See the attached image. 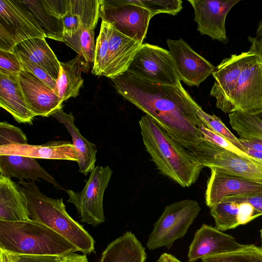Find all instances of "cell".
<instances>
[{"instance_id":"cell-11","label":"cell","mask_w":262,"mask_h":262,"mask_svg":"<svg viewBox=\"0 0 262 262\" xmlns=\"http://www.w3.org/2000/svg\"><path fill=\"white\" fill-rule=\"evenodd\" d=\"M167 43L181 81L189 86L199 85L215 69L183 39H167Z\"/></svg>"},{"instance_id":"cell-3","label":"cell","mask_w":262,"mask_h":262,"mask_svg":"<svg viewBox=\"0 0 262 262\" xmlns=\"http://www.w3.org/2000/svg\"><path fill=\"white\" fill-rule=\"evenodd\" d=\"M0 249L17 255L60 256L79 251L62 236L31 219L16 222L0 220Z\"/></svg>"},{"instance_id":"cell-49","label":"cell","mask_w":262,"mask_h":262,"mask_svg":"<svg viewBox=\"0 0 262 262\" xmlns=\"http://www.w3.org/2000/svg\"><path fill=\"white\" fill-rule=\"evenodd\" d=\"M211 145H212V144H211ZM210 147H211V146H210ZM208 152H209V151H208ZM207 157H208V156H207ZM206 160H207V159H206Z\"/></svg>"},{"instance_id":"cell-1","label":"cell","mask_w":262,"mask_h":262,"mask_svg":"<svg viewBox=\"0 0 262 262\" xmlns=\"http://www.w3.org/2000/svg\"><path fill=\"white\" fill-rule=\"evenodd\" d=\"M117 92L152 118L203 165L211 144L200 130V105L182 86L151 81L126 72L111 78Z\"/></svg>"},{"instance_id":"cell-14","label":"cell","mask_w":262,"mask_h":262,"mask_svg":"<svg viewBox=\"0 0 262 262\" xmlns=\"http://www.w3.org/2000/svg\"><path fill=\"white\" fill-rule=\"evenodd\" d=\"M246 52L232 54L215 67L214 82L210 95L216 99V106L225 113L233 112V98L242 71Z\"/></svg>"},{"instance_id":"cell-9","label":"cell","mask_w":262,"mask_h":262,"mask_svg":"<svg viewBox=\"0 0 262 262\" xmlns=\"http://www.w3.org/2000/svg\"><path fill=\"white\" fill-rule=\"evenodd\" d=\"M126 72L160 84L182 86L170 52L158 46L142 43Z\"/></svg>"},{"instance_id":"cell-25","label":"cell","mask_w":262,"mask_h":262,"mask_svg":"<svg viewBox=\"0 0 262 262\" xmlns=\"http://www.w3.org/2000/svg\"><path fill=\"white\" fill-rule=\"evenodd\" d=\"M89 64L84 58L78 55L67 62H60L59 76L56 81L59 101L62 104L68 99L75 98L83 85L82 72H87Z\"/></svg>"},{"instance_id":"cell-24","label":"cell","mask_w":262,"mask_h":262,"mask_svg":"<svg viewBox=\"0 0 262 262\" xmlns=\"http://www.w3.org/2000/svg\"><path fill=\"white\" fill-rule=\"evenodd\" d=\"M147 257L141 243L128 231L107 245L100 262H145Z\"/></svg>"},{"instance_id":"cell-43","label":"cell","mask_w":262,"mask_h":262,"mask_svg":"<svg viewBox=\"0 0 262 262\" xmlns=\"http://www.w3.org/2000/svg\"><path fill=\"white\" fill-rule=\"evenodd\" d=\"M248 39L251 44L249 50L258 54L262 60V19L258 25L255 36H250Z\"/></svg>"},{"instance_id":"cell-30","label":"cell","mask_w":262,"mask_h":262,"mask_svg":"<svg viewBox=\"0 0 262 262\" xmlns=\"http://www.w3.org/2000/svg\"><path fill=\"white\" fill-rule=\"evenodd\" d=\"M203 262H262V248L255 245H245L230 253L207 256Z\"/></svg>"},{"instance_id":"cell-45","label":"cell","mask_w":262,"mask_h":262,"mask_svg":"<svg viewBox=\"0 0 262 262\" xmlns=\"http://www.w3.org/2000/svg\"><path fill=\"white\" fill-rule=\"evenodd\" d=\"M17 255L0 249L1 262H16Z\"/></svg>"},{"instance_id":"cell-17","label":"cell","mask_w":262,"mask_h":262,"mask_svg":"<svg viewBox=\"0 0 262 262\" xmlns=\"http://www.w3.org/2000/svg\"><path fill=\"white\" fill-rule=\"evenodd\" d=\"M141 45L112 26L106 64L102 76L112 78L125 72Z\"/></svg>"},{"instance_id":"cell-29","label":"cell","mask_w":262,"mask_h":262,"mask_svg":"<svg viewBox=\"0 0 262 262\" xmlns=\"http://www.w3.org/2000/svg\"><path fill=\"white\" fill-rule=\"evenodd\" d=\"M94 30L81 27L72 37L63 36V42L83 57L89 63H93L94 60Z\"/></svg>"},{"instance_id":"cell-41","label":"cell","mask_w":262,"mask_h":262,"mask_svg":"<svg viewBox=\"0 0 262 262\" xmlns=\"http://www.w3.org/2000/svg\"><path fill=\"white\" fill-rule=\"evenodd\" d=\"M239 204V223L244 225L261 215L249 204L241 203Z\"/></svg>"},{"instance_id":"cell-21","label":"cell","mask_w":262,"mask_h":262,"mask_svg":"<svg viewBox=\"0 0 262 262\" xmlns=\"http://www.w3.org/2000/svg\"><path fill=\"white\" fill-rule=\"evenodd\" d=\"M30 219L28 201L19 186L0 174V220L16 222Z\"/></svg>"},{"instance_id":"cell-15","label":"cell","mask_w":262,"mask_h":262,"mask_svg":"<svg viewBox=\"0 0 262 262\" xmlns=\"http://www.w3.org/2000/svg\"><path fill=\"white\" fill-rule=\"evenodd\" d=\"M245 246L238 243L231 235L203 224L196 231L189 247L188 261L195 262L207 256L230 253Z\"/></svg>"},{"instance_id":"cell-4","label":"cell","mask_w":262,"mask_h":262,"mask_svg":"<svg viewBox=\"0 0 262 262\" xmlns=\"http://www.w3.org/2000/svg\"><path fill=\"white\" fill-rule=\"evenodd\" d=\"M18 185L28 201L30 219L50 228L84 254L95 252V242L79 223L68 213L62 198L53 199L43 193L34 181L21 180Z\"/></svg>"},{"instance_id":"cell-40","label":"cell","mask_w":262,"mask_h":262,"mask_svg":"<svg viewBox=\"0 0 262 262\" xmlns=\"http://www.w3.org/2000/svg\"><path fill=\"white\" fill-rule=\"evenodd\" d=\"M222 202H232L236 203H247L262 215V193L253 195L232 196L225 198Z\"/></svg>"},{"instance_id":"cell-34","label":"cell","mask_w":262,"mask_h":262,"mask_svg":"<svg viewBox=\"0 0 262 262\" xmlns=\"http://www.w3.org/2000/svg\"><path fill=\"white\" fill-rule=\"evenodd\" d=\"M130 2L148 10L153 17L159 13L176 15L182 9L181 0H133Z\"/></svg>"},{"instance_id":"cell-47","label":"cell","mask_w":262,"mask_h":262,"mask_svg":"<svg viewBox=\"0 0 262 262\" xmlns=\"http://www.w3.org/2000/svg\"><path fill=\"white\" fill-rule=\"evenodd\" d=\"M245 152L251 158L262 160V151H256L250 149H245Z\"/></svg>"},{"instance_id":"cell-33","label":"cell","mask_w":262,"mask_h":262,"mask_svg":"<svg viewBox=\"0 0 262 262\" xmlns=\"http://www.w3.org/2000/svg\"><path fill=\"white\" fill-rule=\"evenodd\" d=\"M196 113L199 119L206 126L219 134L231 142L236 147L245 152V148L239 142L238 138L231 132L218 117L214 115L207 114L202 110L200 106L198 108Z\"/></svg>"},{"instance_id":"cell-37","label":"cell","mask_w":262,"mask_h":262,"mask_svg":"<svg viewBox=\"0 0 262 262\" xmlns=\"http://www.w3.org/2000/svg\"><path fill=\"white\" fill-rule=\"evenodd\" d=\"M204 139L210 143L241 156L249 157L246 153L234 146L231 142L206 126L204 123L200 127Z\"/></svg>"},{"instance_id":"cell-35","label":"cell","mask_w":262,"mask_h":262,"mask_svg":"<svg viewBox=\"0 0 262 262\" xmlns=\"http://www.w3.org/2000/svg\"><path fill=\"white\" fill-rule=\"evenodd\" d=\"M13 144H28L26 134L18 127L6 121L1 122L0 146Z\"/></svg>"},{"instance_id":"cell-39","label":"cell","mask_w":262,"mask_h":262,"mask_svg":"<svg viewBox=\"0 0 262 262\" xmlns=\"http://www.w3.org/2000/svg\"><path fill=\"white\" fill-rule=\"evenodd\" d=\"M61 19L63 27V36L72 37L82 27L81 18L77 14L70 11V9Z\"/></svg>"},{"instance_id":"cell-16","label":"cell","mask_w":262,"mask_h":262,"mask_svg":"<svg viewBox=\"0 0 262 262\" xmlns=\"http://www.w3.org/2000/svg\"><path fill=\"white\" fill-rule=\"evenodd\" d=\"M18 80L28 106L35 116L49 117L62 108L57 93L32 73L22 70Z\"/></svg>"},{"instance_id":"cell-8","label":"cell","mask_w":262,"mask_h":262,"mask_svg":"<svg viewBox=\"0 0 262 262\" xmlns=\"http://www.w3.org/2000/svg\"><path fill=\"white\" fill-rule=\"evenodd\" d=\"M99 16L125 36L142 44L152 17L145 8L129 0H99Z\"/></svg>"},{"instance_id":"cell-20","label":"cell","mask_w":262,"mask_h":262,"mask_svg":"<svg viewBox=\"0 0 262 262\" xmlns=\"http://www.w3.org/2000/svg\"><path fill=\"white\" fill-rule=\"evenodd\" d=\"M0 174L9 178L31 181L42 179L57 189H62L36 159L17 155H0Z\"/></svg>"},{"instance_id":"cell-6","label":"cell","mask_w":262,"mask_h":262,"mask_svg":"<svg viewBox=\"0 0 262 262\" xmlns=\"http://www.w3.org/2000/svg\"><path fill=\"white\" fill-rule=\"evenodd\" d=\"M46 37L19 0H0V50L13 52L16 45L24 40Z\"/></svg>"},{"instance_id":"cell-22","label":"cell","mask_w":262,"mask_h":262,"mask_svg":"<svg viewBox=\"0 0 262 262\" xmlns=\"http://www.w3.org/2000/svg\"><path fill=\"white\" fill-rule=\"evenodd\" d=\"M13 52L19 58L41 67L57 81L60 62L46 42L45 38H33L24 40L16 45Z\"/></svg>"},{"instance_id":"cell-36","label":"cell","mask_w":262,"mask_h":262,"mask_svg":"<svg viewBox=\"0 0 262 262\" xmlns=\"http://www.w3.org/2000/svg\"><path fill=\"white\" fill-rule=\"evenodd\" d=\"M21 71L20 60L14 52L0 50V73L18 76Z\"/></svg>"},{"instance_id":"cell-46","label":"cell","mask_w":262,"mask_h":262,"mask_svg":"<svg viewBox=\"0 0 262 262\" xmlns=\"http://www.w3.org/2000/svg\"><path fill=\"white\" fill-rule=\"evenodd\" d=\"M157 262H181L179 259L171 254L163 253L159 257Z\"/></svg>"},{"instance_id":"cell-26","label":"cell","mask_w":262,"mask_h":262,"mask_svg":"<svg viewBox=\"0 0 262 262\" xmlns=\"http://www.w3.org/2000/svg\"><path fill=\"white\" fill-rule=\"evenodd\" d=\"M19 1L32 14L46 37L63 42L62 19L53 11L48 0Z\"/></svg>"},{"instance_id":"cell-32","label":"cell","mask_w":262,"mask_h":262,"mask_svg":"<svg viewBox=\"0 0 262 262\" xmlns=\"http://www.w3.org/2000/svg\"><path fill=\"white\" fill-rule=\"evenodd\" d=\"M99 0H70V11L81 18L82 27L95 29L100 17Z\"/></svg>"},{"instance_id":"cell-7","label":"cell","mask_w":262,"mask_h":262,"mask_svg":"<svg viewBox=\"0 0 262 262\" xmlns=\"http://www.w3.org/2000/svg\"><path fill=\"white\" fill-rule=\"evenodd\" d=\"M112 174L108 166L98 165L91 171L81 191L66 190L67 202L74 205L82 222L94 227L104 223L103 196Z\"/></svg>"},{"instance_id":"cell-19","label":"cell","mask_w":262,"mask_h":262,"mask_svg":"<svg viewBox=\"0 0 262 262\" xmlns=\"http://www.w3.org/2000/svg\"><path fill=\"white\" fill-rule=\"evenodd\" d=\"M0 106L19 123L32 124L35 117L26 102L18 76L0 73Z\"/></svg>"},{"instance_id":"cell-28","label":"cell","mask_w":262,"mask_h":262,"mask_svg":"<svg viewBox=\"0 0 262 262\" xmlns=\"http://www.w3.org/2000/svg\"><path fill=\"white\" fill-rule=\"evenodd\" d=\"M215 222V228L221 231L234 229L241 225L239 204L232 202H221L209 207Z\"/></svg>"},{"instance_id":"cell-27","label":"cell","mask_w":262,"mask_h":262,"mask_svg":"<svg viewBox=\"0 0 262 262\" xmlns=\"http://www.w3.org/2000/svg\"><path fill=\"white\" fill-rule=\"evenodd\" d=\"M229 123L240 138L262 139V111L255 114L234 111L229 114Z\"/></svg>"},{"instance_id":"cell-44","label":"cell","mask_w":262,"mask_h":262,"mask_svg":"<svg viewBox=\"0 0 262 262\" xmlns=\"http://www.w3.org/2000/svg\"><path fill=\"white\" fill-rule=\"evenodd\" d=\"M62 262H88L85 254L80 255L72 253L61 257Z\"/></svg>"},{"instance_id":"cell-31","label":"cell","mask_w":262,"mask_h":262,"mask_svg":"<svg viewBox=\"0 0 262 262\" xmlns=\"http://www.w3.org/2000/svg\"><path fill=\"white\" fill-rule=\"evenodd\" d=\"M112 25L101 21L100 30L95 45L94 60L92 73L102 76L105 70Z\"/></svg>"},{"instance_id":"cell-38","label":"cell","mask_w":262,"mask_h":262,"mask_svg":"<svg viewBox=\"0 0 262 262\" xmlns=\"http://www.w3.org/2000/svg\"><path fill=\"white\" fill-rule=\"evenodd\" d=\"M19 59L21 63L22 70L32 73L49 88L57 93L56 81L50 76L43 68L30 61Z\"/></svg>"},{"instance_id":"cell-23","label":"cell","mask_w":262,"mask_h":262,"mask_svg":"<svg viewBox=\"0 0 262 262\" xmlns=\"http://www.w3.org/2000/svg\"><path fill=\"white\" fill-rule=\"evenodd\" d=\"M51 116L66 127L71 135L73 145L77 158L79 172L86 176L95 168L97 149L95 144L84 138L74 124L73 114H68L60 108Z\"/></svg>"},{"instance_id":"cell-42","label":"cell","mask_w":262,"mask_h":262,"mask_svg":"<svg viewBox=\"0 0 262 262\" xmlns=\"http://www.w3.org/2000/svg\"><path fill=\"white\" fill-rule=\"evenodd\" d=\"M61 257L52 255H17L16 262H62Z\"/></svg>"},{"instance_id":"cell-18","label":"cell","mask_w":262,"mask_h":262,"mask_svg":"<svg viewBox=\"0 0 262 262\" xmlns=\"http://www.w3.org/2000/svg\"><path fill=\"white\" fill-rule=\"evenodd\" d=\"M17 155L35 159L77 161L73 144L66 141H52L41 145L13 144L0 146V155Z\"/></svg>"},{"instance_id":"cell-10","label":"cell","mask_w":262,"mask_h":262,"mask_svg":"<svg viewBox=\"0 0 262 262\" xmlns=\"http://www.w3.org/2000/svg\"><path fill=\"white\" fill-rule=\"evenodd\" d=\"M232 103V112L252 114L262 111V60L251 51L246 52Z\"/></svg>"},{"instance_id":"cell-2","label":"cell","mask_w":262,"mask_h":262,"mask_svg":"<svg viewBox=\"0 0 262 262\" xmlns=\"http://www.w3.org/2000/svg\"><path fill=\"white\" fill-rule=\"evenodd\" d=\"M139 124L145 149L160 172L183 187L194 184L205 167L200 160L148 115Z\"/></svg>"},{"instance_id":"cell-5","label":"cell","mask_w":262,"mask_h":262,"mask_svg":"<svg viewBox=\"0 0 262 262\" xmlns=\"http://www.w3.org/2000/svg\"><path fill=\"white\" fill-rule=\"evenodd\" d=\"M201 209L197 201L190 199L166 206L153 225L146 243L147 248L154 250L165 247L170 249L176 240L185 236Z\"/></svg>"},{"instance_id":"cell-48","label":"cell","mask_w":262,"mask_h":262,"mask_svg":"<svg viewBox=\"0 0 262 262\" xmlns=\"http://www.w3.org/2000/svg\"><path fill=\"white\" fill-rule=\"evenodd\" d=\"M260 239H261V247L262 248V229L260 230Z\"/></svg>"},{"instance_id":"cell-12","label":"cell","mask_w":262,"mask_h":262,"mask_svg":"<svg viewBox=\"0 0 262 262\" xmlns=\"http://www.w3.org/2000/svg\"><path fill=\"white\" fill-rule=\"evenodd\" d=\"M205 191V203L210 206L232 196L253 195L262 193V183L211 168Z\"/></svg>"},{"instance_id":"cell-13","label":"cell","mask_w":262,"mask_h":262,"mask_svg":"<svg viewBox=\"0 0 262 262\" xmlns=\"http://www.w3.org/2000/svg\"><path fill=\"white\" fill-rule=\"evenodd\" d=\"M241 0H188L194 9L198 31L212 39L224 44L229 38L226 35V18L232 7Z\"/></svg>"}]
</instances>
